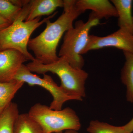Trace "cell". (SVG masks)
<instances>
[{
    "label": "cell",
    "mask_w": 133,
    "mask_h": 133,
    "mask_svg": "<svg viewBox=\"0 0 133 133\" xmlns=\"http://www.w3.org/2000/svg\"><path fill=\"white\" fill-rule=\"evenodd\" d=\"M22 9L14 5L11 0H0V16L12 24L19 16Z\"/></svg>",
    "instance_id": "cell-17"
},
{
    "label": "cell",
    "mask_w": 133,
    "mask_h": 133,
    "mask_svg": "<svg viewBox=\"0 0 133 133\" xmlns=\"http://www.w3.org/2000/svg\"><path fill=\"white\" fill-rule=\"evenodd\" d=\"M76 8L82 14L87 10H91L90 14L96 19L118 17L116 8L111 2L108 0H78Z\"/></svg>",
    "instance_id": "cell-9"
},
{
    "label": "cell",
    "mask_w": 133,
    "mask_h": 133,
    "mask_svg": "<svg viewBox=\"0 0 133 133\" xmlns=\"http://www.w3.org/2000/svg\"><path fill=\"white\" fill-rule=\"evenodd\" d=\"M28 113L40 125L44 133H61L67 130L78 131L81 128L79 118L70 107L55 110L36 103L30 108Z\"/></svg>",
    "instance_id": "cell-4"
},
{
    "label": "cell",
    "mask_w": 133,
    "mask_h": 133,
    "mask_svg": "<svg viewBox=\"0 0 133 133\" xmlns=\"http://www.w3.org/2000/svg\"><path fill=\"white\" fill-rule=\"evenodd\" d=\"M14 79L23 81L31 86H39L48 91L53 98L49 107L51 109L61 110L63 105L66 101L77 100L76 98L69 96L65 93L50 76L45 74H43V78H41L33 74L24 64L22 65L18 71Z\"/></svg>",
    "instance_id": "cell-6"
},
{
    "label": "cell",
    "mask_w": 133,
    "mask_h": 133,
    "mask_svg": "<svg viewBox=\"0 0 133 133\" xmlns=\"http://www.w3.org/2000/svg\"><path fill=\"white\" fill-rule=\"evenodd\" d=\"M30 1L22 9L21 12L16 20L8 28L0 31V51L8 49L17 50L22 53L28 60H36L29 52L28 44L30 37L36 29L53 18L55 12L41 21L38 17L30 21H25L30 10Z\"/></svg>",
    "instance_id": "cell-2"
},
{
    "label": "cell",
    "mask_w": 133,
    "mask_h": 133,
    "mask_svg": "<svg viewBox=\"0 0 133 133\" xmlns=\"http://www.w3.org/2000/svg\"><path fill=\"white\" fill-rule=\"evenodd\" d=\"M64 11L55 21L46 22L44 30L35 38L30 39L28 48L32 51L36 60L44 64L56 62L59 57L57 49L65 33L73 28V22L80 15L76 7V0H64Z\"/></svg>",
    "instance_id": "cell-1"
},
{
    "label": "cell",
    "mask_w": 133,
    "mask_h": 133,
    "mask_svg": "<svg viewBox=\"0 0 133 133\" xmlns=\"http://www.w3.org/2000/svg\"><path fill=\"white\" fill-rule=\"evenodd\" d=\"M105 47H114L123 51L133 53V35L121 29L106 36L90 35L87 44L81 51V55Z\"/></svg>",
    "instance_id": "cell-7"
},
{
    "label": "cell",
    "mask_w": 133,
    "mask_h": 133,
    "mask_svg": "<svg viewBox=\"0 0 133 133\" xmlns=\"http://www.w3.org/2000/svg\"><path fill=\"white\" fill-rule=\"evenodd\" d=\"M19 114L18 105L12 102L0 115V133H13L14 123Z\"/></svg>",
    "instance_id": "cell-15"
},
{
    "label": "cell",
    "mask_w": 133,
    "mask_h": 133,
    "mask_svg": "<svg viewBox=\"0 0 133 133\" xmlns=\"http://www.w3.org/2000/svg\"><path fill=\"white\" fill-rule=\"evenodd\" d=\"M11 24L12 23L0 16V31L8 28Z\"/></svg>",
    "instance_id": "cell-18"
},
{
    "label": "cell",
    "mask_w": 133,
    "mask_h": 133,
    "mask_svg": "<svg viewBox=\"0 0 133 133\" xmlns=\"http://www.w3.org/2000/svg\"></svg>",
    "instance_id": "cell-22"
},
{
    "label": "cell",
    "mask_w": 133,
    "mask_h": 133,
    "mask_svg": "<svg viewBox=\"0 0 133 133\" xmlns=\"http://www.w3.org/2000/svg\"><path fill=\"white\" fill-rule=\"evenodd\" d=\"M31 7L25 21H30L44 15H51L58 8H63L62 0H31Z\"/></svg>",
    "instance_id": "cell-10"
},
{
    "label": "cell",
    "mask_w": 133,
    "mask_h": 133,
    "mask_svg": "<svg viewBox=\"0 0 133 133\" xmlns=\"http://www.w3.org/2000/svg\"><path fill=\"white\" fill-rule=\"evenodd\" d=\"M14 5L19 7L22 8L30 2L29 0H11Z\"/></svg>",
    "instance_id": "cell-19"
},
{
    "label": "cell",
    "mask_w": 133,
    "mask_h": 133,
    "mask_svg": "<svg viewBox=\"0 0 133 133\" xmlns=\"http://www.w3.org/2000/svg\"><path fill=\"white\" fill-rule=\"evenodd\" d=\"M13 133H44L39 124L28 113L19 114L14 123Z\"/></svg>",
    "instance_id": "cell-14"
},
{
    "label": "cell",
    "mask_w": 133,
    "mask_h": 133,
    "mask_svg": "<svg viewBox=\"0 0 133 133\" xmlns=\"http://www.w3.org/2000/svg\"><path fill=\"white\" fill-rule=\"evenodd\" d=\"M31 72L45 74L50 72L56 74L61 80L59 86L66 95L82 101L85 97V84L88 78L87 72L83 69H77L70 64L66 58L59 57L52 63L44 64L35 60L26 65Z\"/></svg>",
    "instance_id": "cell-3"
},
{
    "label": "cell",
    "mask_w": 133,
    "mask_h": 133,
    "mask_svg": "<svg viewBox=\"0 0 133 133\" xmlns=\"http://www.w3.org/2000/svg\"><path fill=\"white\" fill-rule=\"evenodd\" d=\"M118 14V26L133 35V19L132 15V0H112Z\"/></svg>",
    "instance_id": "cell-11"
},
{
    "label": "cell",
    "mask_w": 133,
    "mask_h": 133,
    "mask_svg": "<svg viewBox=\"0 0 133 133\" xmlns=\"http://www.w3.org/2000/svg\"><path fill=\"white\" fill-rule=\"evenodd\" d=\"M123 52L125 61L121 70V78L127 88V101L133 103V53L127 51Z\"/></svg>",
    "instance_id": "cell-13"
},
{
    "label": "cell",
    "mask_w": 133,
    "mask_h": 133,
    "mask_svg": "<svg viewBox=\"0 0 133 133\" xmlns=\"http://www.w3.org/2000/svg\"><path fill=\"white\" fill-rule=\"evenodd\" d=\"M24 84L23 81L16 79L0 82V115L12 103L16 94Z\"/></svg>",
    "instance_id": "cell-12"
},
{
    "label": "cell",
    "mask_w": 133,
    "mask_h": 133,
    "mask_svg": "<svg viewBox=\"0 0 133 133\" xmlns=\"http://www.w3.org/2000/svg\"><path fill=\"white\" fill-rule=\"evenodd\" d=\"M124 129L127 133H132L133 132V118L128 123L123 126Z\"/></svg>",
    "instance_id": "cell-20"
},
{
    "label": "cell",
    "mask_w": 133,
    "mask_h": 133,
    "mask_svg": "<svg viewBox=\"0 0 133 133\" xmlns=\"http://www.w3.org/2000/svg\"><path fill=\"white\" fill-rule=\"evenodd\" d=\"M87 130L89 133H127L123 126H114L98 120L91 121Z\"/></svg>",
    "instance_id": "cell-16"
},
{
    "label": "cell",
    "mask_w": 133,
    "mask_h": 133,
    "mask_svg": "<svg viewBox=\"0 0 133 133\" xmlns=\"http://www.w3.org/2000/svg\"><path fill=\"white\" fill-rule=\"evenodd\" d=\"M99 20L90 15L88 21L79 20L75 26L66 31L58 56L65 58L73 68L83 69L84 60L81 52L88 42L89 32L92 28L99 24Z\"/></svg>",
    "instance_id": "cell-5"
},
{
    "label": "cell",
    "mask_w": 133,
    "mask_h": 133,
    "mask_svg": "<svg viewBox=\"0 0 133 133\" xmlns=\"http://www.w3.org/2000/svg\"><path fill=\"white\" fill-rule=\"evenodd\" d=\"M64 133H79L78 131L74 130H67Z\"/></svg>",
    "instance_id": "cell-21"
},
{
    "label": "cell",
    "mask_w": 133,
    "mask_h": 133,
    "mask_svg": "<svg viewBox=\"0 0 133 133\" xmlns=\"http://www.w3.org/2000/svg\"><path fill=\"white\" fill-rule=\"evenodd\" d=\"M28 60L17 50L8 49L0 51V82L14 80L22 65Z\"/></svg>",
    "instance_id": "cell-8"
}]
</instances>
